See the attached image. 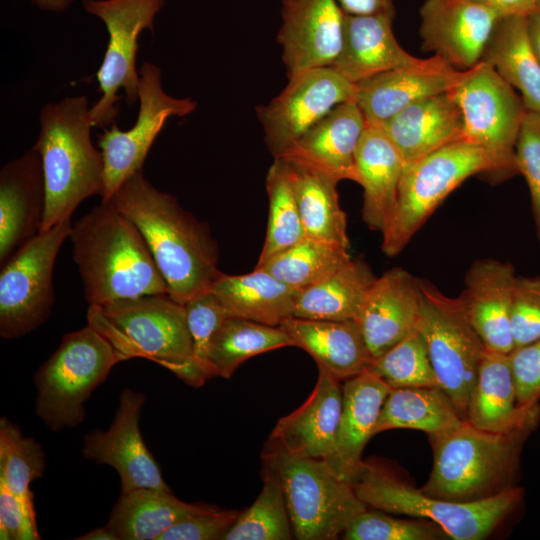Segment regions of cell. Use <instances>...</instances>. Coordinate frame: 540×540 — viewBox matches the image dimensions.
I'll return each mask as SVG.
<instances>
[{"label": "cell", "mask_w": 540, "mask_h": 540, "mask_svg": "<svg viewBox=\"0 0 540 540\" xmlns=\"http://www.w3.org/2000/svg\"><path fill=\"white\" fill-rule=\"evenodd\" d=\"M344 13L356 16L388 14L394 16L393 0H336Z\"/></svg>", "instance_id": "50"}, {"label": "cell", "mask_w": 540, "mask_h": 540, "mask_svg": "<svg viewBox=\"0 0 540 540\" xmlns=\"http://www.w3.org/2000/svg\"><path fill=\"white\" fill-rule=\"evenodd\" d=\"M287 86L256 108L264 140L278 157L336 106L355 101L357 85L331 67L314 68L288 78Z\"/></svg>", "instance_id": "15"}, {"label": "cell", "mask_w": 540, "mask_h": 540, "mask_svg": "<svg viewBox=\"0 0 540 540\" xmlns=\"http://www.w3.org/2000/svg\"><path fill=\"white\" fill-rule=\"evenodd\" d=\"M366 126L355 101L342 103L275 158L318 171L337 182L358 183L355 155Z\"/></svg>", "instance_id": "21"}, {"label": "cell", "mask_w": 540, "mask_h": 540, "mask_svg": "<svg viewBox=\"0 0 540 540\" xmlns=\"http://www.w3.org/2000/svg\"><path fill=\"white\" fill-rule=\"evenodd\" d=\"M46 205L41 158L32 146L0 171V264L35 238Z\"/></svg>", "instance_id": "20"}, {"label": "cell", "mask_w": 540, "mask_h": 540, "mask_svg": "<svg viewBox=\"0 0 540 540\" xmlns=\"http://www.w3.org/2000/svg\"><path fill=\"white\" fill-rule=\"evenodd\" d=\"M108 201L138 228L174 300L185 305L211 289L222 274L217 243L208 225L184 210L175 196L157 189L141 169Z\"/></svg>", "instance_id": "1"}, {"label": "cell", "mask_w": 540, "mask_h": 540, "mask_svg": "<svg viewBox=\"0 0 540 540\" xmlns=\"http://www.w3.org/2000/svg\"><path fill=\"white\" fill-rule=\"evenodd\" d=\"M165 0H83L84 10L100 19L107 30L106 50L95 77L100 98L91 106L93 127L105 128L120 114V90L131 106L138 101L136 56L144 30L154 31L156 15Z\"/></svg>", "instance_id": "12"}, {"label": "cell", "mask_w": 540, "mask_h": 540, "mask_svg": "<svg viewBox=\"0 0 540 540\" xmlns=\"http://www.w3.org/2000/svg\"><path fill=\"white\" fill-rule=\"evenodd\" d=\"M127 359L90 325L65 334L35 374L36 415L54 432L79 425L89 396L114 365Z\"/></svg>", "instance_id": "8"}, {"label": "cell", "mask_w": 540, "mask_h": 540, "mask_svg": "<svg viewBox=\"0 0 540 540\" xmlns=\"http://www.w3.org/2000/svg\"><path fill=\"white\" fill-rule=\"evenodd\" d=\"M264 467L279 479L294 538L335 540L367 509L351 484L340 479L323 459L289 452L268 440Z\"/></svg>", "instance_id": "6"}, {"label": "cell", "mask_w": 540, "mask_h": 540, "mask_svg": "<svg viewBox=\"0 0 540 540\" xmlns=\"http://www.w3.org/2000/svg\"><path fill=\"white\" fill-rule=\"evenodd\" d=\"M207 506L186 503L171 490L139 488L121 492L106 526L118 540H158L175 523Z\"/></svg>", "instance_id": "34"}, {"label": "cell", "mask_w": 540, "mask_h": 540, "mask_svg": "<svg viewBox=\"0 0 540 540\" xmlns=\"http://www.w3.org/2000/svg\"><path fill=\"white\" fill-rule=\"evenodd\" d=\"M381 128L400 153L405 168L464 139L462 113L451 90L411 104Z\"/></svg>", "instance_id": "26"}, {"label": "cell", "mask_w": 540, "mask_h": 540, "mask_svg": "<svg viewBox=\"0 0 540 540\" xmlns=\"http://www.w3.org/2000/svg\"><path fill=\"white\" fill-rule=\"evenodd\" d=\"M518 171L529 188L535 232L540 242V114L527 111L515 147Z\"/></svg>", "instance_id": "45"}, {"label": "cell", "mask_w": 540, "mask_h": 540, "mask_svg": "<svg viewBox=\"0 0 540 540\" xmlns=\"http://www.w3.org/2000/svg\"><path fill=\"white\" fill-rule=\"evenodd\" d=\"M376 278L363 259L351 258L324 279L300 289L293 317L357 321Z\"/></svg>", "instance_id": "33"}, {"label": "cell", "mask_w": 540, "mask_h": 540, "mask_svg": "<svg viewBox=\"0 0 540 540\" xmlns=\"http://www.w3.org/2000/svg\"><path fill=\"white\" fill-rule=\"evenodd\" d=\"M540 404L519 405L509 354L486 349L472 388L466 420L490 432H508L527 425H538Z\"/></svg>", "instance_id": "28"}, {"label": "cell", "mask_w": 540, "mask_h": 540, "mask_svg": "<svg viewBox=\"0 0 540 540\" xmlns=\"http://www.w3.org/2000/svg\"><path fill=\"white\" fill-rule=\"evenodd\" d=\"M161 76L159 66L144 62L139 68V109L135 123L130 129L121 130L115 122L97 135L104 162L101 201H108L126 179L143 168L154 141L170 117L187 116L197 107L191 98L166 93Z\"/></svg>", "instance_id": "14"}, {"label": "cell", "mask_w": 540, "mask_h": 540, "mask_svg": "<svg viewBox=\"0 0 540 540\" xmlns=\"http://www.w3.org/2000/svg\"><path fill=\"white\" fill-rule=\"evenodd\" d=\"M45 469V454L32 438L24 437L20 428L7 418L0 419V484L15 494L28 512L36 516L32 481Z\"/></svg>", "instance_id": "40"}, {"label": "cell", "mask_w": 540, "mask_h": 540, "mask_svg": "<svg viewBox=\"0 0 540 540\" xmlns=\"http://www.w3.org/2000/svg\"><path fill=\"white\" fill-rule=\"evenodd\" d=\"M286 346L294 345L281 326L229 316L213 337L209 360L216 376L229 379L249 358Z\"/></svg>", "instance_id": "37"}, {"label": "cell", "mask_w": 540, "mask_h": 540, "mask_svg": "<svg viewBox=\"0 0 540 540\" xmlns=\"http://www.w3.org/2000/svg\"><path fill=\"white\" fill-rule=\"evenodd\" d=\"M420 279L401 267L377 277L357 320L373 360L417 329Z\"/></svg>", "instance_id": "22"}, {"label": "cell", "mask_w": 540, "mask_h": 540, "mask_svg": "<svg viewBox=\"0 0 540 540\" xmlns=\"http://www.w3.org/2000/svg\"><path fill=\"white\" fill-rule=\"evenodd\" d=\"M358 184L363 188L362 218L381 233L394 211L405 170L403 159L381 127L367 125L355 155Z\"/></svg>", "instance_id": "30"}, {"label": "cell", "mask_w": 540, "mask_h": 540, "mask_svg": "<svg viewBox=\"0 0 540 540\" xmlns=\"http://www.w3.org/2000/svg\"><path fill=\"white\" fill-rule=\"evenodd\" d=\"M40 9L49 12H63L68 9L75 0H30Z\"/></svg>", "instance_id": "53"}, {"label": "cell", "mask_w": 540, "mask_h": 540, "mask_svg": "<svg viewBox=\"0 0 540 540\" xmlns=\"http://www.w3.org/2000/svg\"><path fill=\"white\" fill-rule=\"evenodd\" d=\"M210 290L230 316L271 326L293 317L300 291L261 268L242 275L222 273Z\"/></svg>", "instance_id": "31"}, {"label": "cell", "mask_w": 540, "mask_h": 540, "mask_svg": "<svg viewBox=\"0 0 540 540\" xmlns=\"http://www.w3.org/2000/svg\"><path fill=\"white\" fill-rule=\"evenodd\" d=\"M518 403L523 408L540 404V339L509 354Z\"/></svg>", "instance_id": "48"}, {"label": "cell", "mask_w": 540, "mask_h": 540, "mask_svg": "<svg viewBox=\"0 0 540 540\" xmlns=\"http://www.w3.org/2000/svg\"><path fill=\"white\" fill-rule=\"evenodd\" d=\"M239 511L208 505L167 529L158 540H216L223 539L235 523Z\"/></svg>", "instance_id": "47"}, {"label": "cell", "mask_w": 540, "mask_h": 540, "mask_svg": "<svg viewBox=\"0 0 540 540\" xmlns=\"http://www.w3.org/2000/svg\"><path fill=\"white\" fill-rule=\"evenodd\" d=\"M420 287L417 330L426 343L439 387L466 420L469 397L486 347L460 296H448L425 279H420Z\"/></svg>", "instance_id": "11"}, {"label": "cell", "mask_w": 540, "mask_h": 540, "mask_svg": "<svg viewBox=\"0 0 540 540\" xmlns=\"http://www.w3.org/2000/svg\"><path fill=\"white\" fill-rule=\"evenodd\" d=\"M71 217L38 234L19 249L0 273V335L22 337L49 317L54 304L53 269L69 238Z\"/></svg>", "instance_id": "13"}, {"label": "cell", "mask_w": 540, "mask_h": 540, "mask_svg": "<svg viewBox=\"0 0 540 540\" xmlns=\"http://www.w3.org/2000/svg\"><path fill=\"white\" fill-rule=\"evenodd\" d=\"M293 345L305 350L322 369L345 381L368 370L372 355L359 323L291 317L280 325Z\"/></svg>", "instance_id": "29"}, {"label": "cell", "mask_w": 540, "mask_h": 540, "mask_svg": "<svg viewBox=\"0 0 540 540\" xmlns=\"http://www.w3.org/2000/svg\"><path fill=\"white\" fill-rule=\"evenodd\" d=\"M78 540H118L113 532L107 527L96 528L81 537Z\"/></svg>", "instance_id": "54"}, {"label": "cell", "mask_w": 540, "mask_h": 540, "mask_svg": "<svg viewBox=\"0 0 540 540\" xmlns=\"http://www.w3.org/2000/svg\"><path fill=\"white\" fill-rule=\"evenodd\" d=\"M451 91L462 113L464 139L491 161L489 176L502 181L518 174L515 147L527 112L521 96L485 60L466 70Z\"/></svg>", "instance_id": "10"}, {"label": "cell", "mask_w": 540, "mask_h": 540, "mask_svg": "<svg viewBox=\"0 0 540 540\" xmlns=\"http://www.w3.org/2000/svg\"><path fill=\"white\" fill-rule=\"evenodd\" d=\"M439 56L390 70L357 85L355 102L367 125L382 127L406 107L455 87L465 76Z\"/></svg>", "instance_id": "19"}, {"label": "cell", "mask_w": 540, "mask_h": 540, "mask_svg": "<svg viewBox=\"0 0 540 540\" xmlns=\"http://www.w3.org/2000/svg\"><path fill=\"white\" fill-rule=\"evenodd\" d=\"M87 321L128 359L152 360L190 386L206 382L193 360L185 306L168 293L89 305Z\"/></svg>", "instance_id": "5"}, {"label": "cell", "mask_w": 540, "mask_h": 540, "mask_svg": "<svg viewBox=\"0 0 540 540\" xmlns=\"http://www.w3.org/2000/svg\"><path fill=\"white\" fill-rule=\"evenodd\" d=\"M391 388L369 369L342 384V411L335 447L325 460L332 471L351 484L363 466L362 452Z\"/></svg>", "instance_id": "24"}, {"label": "cell", "mask_w": 540, "mask_h": 540, "mask_svg": "<svg viewBox=\"0 0 540 540\" xmlns=\"http://www.w3.org/2000/svg\"><path fill=\"white\" fill-rule=\"evenodd\" d=\"M344 540H443L448 534L436 523L414 518L402 519L375 509L358 514L343 533Z\"/></svg>", "instance_id": "43"}, {"label": "cell", "mask_w": 540, "mask_h": 540, "mask_svg": "<svg viewBox=\"0 0 540 540\" xmlns=\"http://www.w3.org/2000/svg\"><path fill=\"white\" fill-rule=\"evenodd\" d=\"M511 327L514 349L540 339V276H517Z\"/></svg>", "instance_id": "46"}, {"label": "cell", "mask_w": 540, "mask_h": 540, "mask_svg": "<svg viewBox=\"0 0 540 540\" xmlns=\"http://www.w3.org/2000/svg\"><path fill=\"white\" fill-rule=\"evenodd\" d=\"M341 411V381L318 369L310 396L298 409L278 420L269 440L289 452L327 460L335 447Z\"/></svg>", "instance_id": "25"}, {"label": "cell", "mask_w": 540, "mask_h": 540, "mask_svg": "<svg viewBox=\"0 0 540 540\" xmlns=\"http://www.w3.org/2000/svg\"><path fill=\"white\" fill-rule=\"evenodd\" d=\"M184 306L194 363L207 380L216 377L209 360L211 342L230 315L211 290L192 298Z\"/></svg>", "instance_id": "44"}, {"label": "cell", "mask_w": 540, "mask_h": 540, "mask_svg": "<svg viewBox=\"0 0 540 540\" xmlns=\"http://www.w3.org/2000/svg\"><path fill=\"white\" fill-rule=\"evenodd\" d=\"M492 164L478 145L452 142L405 168L392 216L382 232V251L399 254L441 202L476 174L490 175Z\"/></svg>", "instance_id": "9"}, {"label": "cell", "mask_w": 540, "mask_h": 540, "mask_svg": "<svg viewBox=\"0 0 540 540\" xmlns=\"http://www.w3.org/2000/svg\"><path fill=\"white\" fill-rule=\"evenodd\" d=\"M283 161L295 194L305 237L349 249L346 216L336 190L338 182L318 171Z\"/></svg>", "instance_id": "35"}, {"label": "cell", "mask_w": 540, "mask_h": 540, "mask_svg": "<svg viewBox=\"0 0 540 540\" xmlns=\"http://www.w3.org/2000/svg\"><path fill=\"white\" fill-rule=\"evenodd\" d=\"M494 11L499 18L529 16L537 9L538 0H473Z\"/></svg>", "instance_id": "51"}, {"label": "cell", "mask_w": 540, "mask_h": 540, "mask_svg": "<svg viewBox=\"0 0 540 540\" xmlns=\"http://www.w3.org/2000/svg\"><path fill=\"white\" fill-rule=\"evenodd\" d=\"M350 259L348 248L304 237L255 268L269 272L291 287L302 289L324 279Z\"/></svg>", "instance_id": "38"}, {"label": "cell", "mask_w": 540, "mask_h": 540, "mask_svg": "<svg viewBox=\"0 0 540 540\" xmlns=\"http://www.w3.org/2000/svg\"><path fill=\"white\" fill-rule=\"evenodd\" d=\"M482 60L520 93L527 111L540 114V59L530 38L528 16L499 18Z\"/></svg>", "instance_id": "32"}, {"label": "cell", "mask_w": 540, "mask_h": 540, "mask_svg": "<svg viewBox=\"0 0 540 540\" xmlns=\"http://www.w3.org/2000/svg\"><path fill=\"white\" fill-rule=\"evenodd\" d=\"M277 41L288 78L331 67L344 39L345 13L336 0H282Z\"/></svg>", "instance_id": "17"}, {"label": "cell", "mask_w": 540, "mask_h": 540, "mask_svg": "<svg viewBox=\"0 0 540 540\" xmlns=\"http://www.w3.org/2000/svg\"><path fill=\"white\" fill-rule=\"evenodd\" d=\"M358 498L368 507L389 514L430 520L454 540L488 537L520 504L521 487L494 497L458 502L429 496L378 464L364 462L353 484Z\"/></svg>", "instance_id": "7"}, {"label": "cell", "mask_w": 540, "mask_h": 540, "mask_svg": "<svg viewBox=\"0 0 540 540\" xmlns=\"http://www.w3.org/2000/svg\"><path fill=\"white\" fill-rule=\"evenodd\" d=\"M0 539H40L36 516L31 515L21 500L0 484Z\"/></svg>", "instance_id": "49"}, {"label": "cell", "mask_w": 540, "mask_h": 540, "mask_svg": "<svg viewBox=\"0 0 540 540\" xmlns=\"http://www.w3.org/2000/svg\"><path fill=\"white\" fill-rule=\"evenodd\" d=\"M465 420L440 387L391 389L374 427V435L398 428L414 429L428 436L451 430Z\"/></svg>", "instance_id": "36"}, {"label": "cell", "mask_w": 540, "mask_h": 540, "mask_svg": "<svg viewBox=\"0 0 540 540\" xmlns=\"http://www.w3.org/2000/svg\"><path fill=\"white\" fill-rule=\"evenodd\" d=\"M91 106L85 95L46 103L40 110L38 151L46 191L40 233L70 218L81 202L104 194V162L91 139Z\"/></svg>", "instance_id": "3"}, {"label": "cell", "mask_w": 540, "mask_h": 540, "mask_svg": "<svg viewBox=\"0 0 540 540\" xmlns=\"http://www.w3.org/2000/svg\"><path fill=\"white\" fill-rule=\"evenodd\" d=\"M369 370L391 389L439 387L426 343L417 329L375 358Z\"/></svg>", "instance_id": "42"}, {"label": "cell", "mask_w": 540, "mask_h": 540, "mask_svg": "<svg viewBox=\"0 0 540 540\" xmlns=\"http://www.w3.org/2000/svg\"><path fill=\"white\" fill-rule=\"evenodd\" d=\"M420 18L423 48L458 70L482 60L499 20L494 11L473 0H425Z\"/></svg>", "instance_id": "18"}, {"label": "cell", "mask_w": 540, "mask_h": 540, "mask_svg": "<svg viewBox=\"0 0 540 540\" xmlns=\"http://www.w3.org/2000/svg\"><path fill=\"white\" fill-rule=\"evenodd\" d=\"M69 238L89 305L168 293L144 237L110 201L72 225Z\"/></svg>", "instance_id": "2"}, {"label": "cell", "mask_w": 540, "mask_h": 540, "mask_svg": "<svg viewBox=\"0 0 540 540\" xmlns=\"http://www.w3.org/2000/svg\"><path fill=\"white\" fill-rule=\"evenodd\" d=\"M537 9L540 10V0H538Z\"/></svg>", "instance_id": "55"}, {"label": "cell", "mask_w": 540, "mask_h": 540, "mask_svg": "<svg viewBox=\"0 0 540 540\" xmlns=\"http://www.w3.org/2000/svg\"><path fill=\"white\" fill-rule=\"evenodd\" d=\"M394 16H356L345 13L341 52L331 66L344 78L358 84L378 74L418 64L421 58L404 50L392 29Z\"/></svg>", "instance_id": "27"}, {"label": "cell", "mask_w": 540, "mask_h": 540, "mask_svg": "<svg viewBox=\"0 0 540 540\" xmlns=\"http://www.w3.org/2000/svg\"><path fill=\"white\" fill-rule=\"evenodd\" d=\"M530 38L540 59V10L536 9L528 16Z\"/></svg>", "instance_id": "52"}, {"label": "cell", "mask_w": 540, "mask_h": 540, "mask_svg": "<svg viewBox=\"0 0 540 540\" xmlns=\"http://www.w3.org/2000/svg\"><path fill=\"white\" fill-rule=\"evenodd\" d=\"M536 427L490 432L464 421L451 430L429 436L433 465L419 489L429 496L470 502L516 487L521 452Z\"/></svg>", "instance_id": "4"}, {"label": "cell", "mask_w": 540, "mask_h": 540, "mask_svg": "<svg viewBox=\"0 0 540 540\" xmlns=\"http://www.w3.org/2000/svg\"><path fill=\"white\" fill-rule=\"evenodd\" d=\"M269 201L265 241L257 265L293 246L305 232L285 162L274 158L266 176Z\"/></svg>", "instance_id": "39"}, {"label": "cell", "mask_w": 540, "mask_h": 540, "mask_svg": "<svg viewBox=\"0 0 540 540\" xmlns=\"http://www.w3.org/2000/svg\"><path fill=\"white\" fill-rule=\"evenodd\" d=\"M145 401L143 393L124 389L110 427L106 431H90L84 437L83 456L97 464L112 466L120 476L121 492L139 488L171 490L139 429Z\"/></svg>", "instance_id": "16"}, {"label": "cell", "mask_w": 540, "mask_h": 540, "mask_svg": "<svg viewBox=\"0 0 540 540\" xmlns=\"http://www.w3.org/2000/svg\"><path fill=\"white\" fill-rule=\"evenodd\" d=\"M253 504L240 512L223 540H288L294 538L282 486L267 467Z\"/></svg>", "instance_id": "41"}, {"label": "cell", "mask_w": 540, "mask_h": 540, "mask_svg": "<svg viewBox=\"0 0 540 540\" xmlns=\"http://www.w3.org/2000/svg\"><path fill=\"white\" fill-rule=\"evenodd\" d=\"M516 277L511 263L492 258L475 261L465 275L459 296L488 350L510 354L514 349L511 311Z\"/></svg>", "instance_id": "23"}]
</instances>
